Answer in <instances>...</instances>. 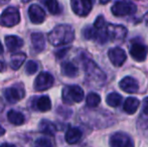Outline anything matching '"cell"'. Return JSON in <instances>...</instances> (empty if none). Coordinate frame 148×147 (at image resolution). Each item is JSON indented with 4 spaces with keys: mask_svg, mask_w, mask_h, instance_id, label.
Returning a JSON list of instances; mask_svg holds the SVG:
<instances>
[{
    "mask_svg": "<svg viewBox=\"0 0 148 147\" xmlns=\"http://www.w3.org/2000/svg\"><path fill=\"white\" fill-rule=\"evenodd\" d=\"M75 38V31L68 24H60L56 26L49 34V40L53 45L60 46L71 43Z\"/></svg>",
    "mask_w": 148,
    "mask_h": 147,
    "instance_id": "cell-1",
    "label": "cell"
},
{
    "mask_svg": "<svg viewBox=\"0 0 148 147\" xmlns=\"http://www.w3.org/2000/svg\"><path fill=\"white\" fill-rule=\"evenodd\" d=\"M85 71H86V80L90 86L100 88L105 84V74L94 62L87 61L85 63Z\"/></svg>",
    "mask_w": 148,
    "mask_h": 147,
    "instance_id": "cell-2",
    "label": "cell"
},
{
    "mask_svg": "<svg viewBox=\"0 0 148 147\" xmlns=\"http://www.w3.org/2000/svg\"><path fill=\"white\" fill-rule=\"evenodd\" d=\"M84 91L79 86H70L66 87L62 90V101L68 105L73 103H80L84 100Z\"/></svg>",
    "mask_w": 148,
    "mask_h": 147,
    "instance_id": "cell-3",
    "label": "cell"
},
{
    "mask_svg": "<svg viewBox=\"0 0 148 147\" xmlns=\"http://www.w3.org/2000/svg\"><path fill=\"white\" fill-rule=\"evenodd\" d=\"M20 21L19 10L13 6L7 7L0 16V24L5 27H12L18 24Z\"/></svg>",
    "mask_w": 148,
    "mask_h": 147,
    "instance_id": "cell-4",
    "label": "cell"
},
{
    "mask_svg": "<svg viewBox=\"0 0 148 147\" xmlns=\"http://www.w3.org/2000/svg\"><path fill=\"white\" fill-rule=\"evenodd\" d=\"M111 11L115 16L122 17V16L132 15V14L136 13L137 7L132 2L121 0V1H117L112 6Z\"/></svg>",
    "mask_w": 148,
    "mask_h": 147,
    "instance_id": "cell-5",
    "label": "cell"
},
{
    "mask_svg": "<svg viewBox=\"0 0 148 147\" xmlns=\"http://www.w3.org/2000/svg\"><path fill=\"white\" fill-rule=\"evenodd\" d=\"M111 147H134V142L128 134L124 132H116L110 137Z\"/></svg>",
    "mask_w": 148,
    "mask_h": 147,
    "instance_id": "cell-6",
    "label": "cell"
},
{
    "mask_svg": "<svg viewBox=\"0 0 148 147\" xmlns=\"http://www.w3.org/2000/svg\"><path fill=\"white\" fill-rule=\"evenodd\" d=\"M55 79L49 73H41L36 77L34 82V88L37 92L47 91L53 86Z\"/></svg>",
    "mask_w": 148,
    "mask_h": 147,
    "instance_id": "cell-7",
    "label": "cell"
},
{
    "mask_svg": "<svg viewBox=\"0 0 148 147\" xmlns=\"http://www.w3.org/2000/svg\"><path fill=\"white\" fill-rule=\"evenodd\" d=\"M131 57H133V59H135L136 62H143L145 61L148 53V49L145 44H143L142 42L139 41H134L132 42L129 49Z\"/></svg>",
    "mask_w": 148,
    "mask_h": 147,
    "instance_id": "cell-8",
    "label": "cell"
},
{
    "mask_svg": "<svg viewBox=\"0 0 148 147\" xmlns=\"http://www.w3.org/2000/svg\"><path fill=\"white\" fill-rule=\"evenodd\" d=\"M72 9L77 15L87 16L92 10V0H71Z\"/></svg>",
    "mask_w": 148,
    "mask_h": 147,
    "instance_id": "cell-9",
    "label": "cell"
},
{
    "mask_svg": "<svg viewBox=\"0 0 148 147\" xmlns=\"http://www.w3.org/2000/svg\"><path fill=\"white\" fill-rule=\"evenodd\" d=\"M106 30L108 37L112 41H122L127 36V29L123 25L108 24L106 26Z\"/></svg>",
    "mask_w": 148,
    "mask_h": 147,
    "instance_id": "cell-10",
    "label": "cell"
},
{
    "mask_svg": "<svg viewBox=\"0 0 148 147\" xmlns=\"http://www.w3.org/2000/svg\"><path fill=\"white\" fill-rule=\"evenodd\" d=\"M4 96L8 102L15 103L24 97V90L19 85H14L4 91Z\"/></svg>",
    "mask_w": 148,
    "mask_h": 147,
    "instance_id": "cell-11",
    "label": "cell"
},
{
    "mask_svg": "<svg viewBox=\"0 0 148 147\" xmlns=\"http://www.w3.org/2000/svg\"><path fill=\"white\" fill-rule=\"evenodd\" d=\"M108 57L114 67H121L126 62V53L120 47H113L108 51Z\"/></svg>",
    "mask_w": 148,
    "mask_h": 147,
    "instance_id": "cell-12",
    "label": "cell"
},
{
    "mask_svg": "<svg viewBox=\"0 0 148 147\" xmlns=\"http://www.w3.org/2000/svg\"><path fill=\"white\" fill-rule=\"evenodd\" d=\"M28 16L32 23L40 24L45 19V12L42 8L37 4H32L28 8Z\"/></svg>",
    "mask_w": 148,
    "mask_h": 147,
    "instance_id": "cell-13",
    "label": "cell"
},
{
    "mask_svg": "<svg viewBox=\"0 0 148 147\" xmlns=\"http://www.w3.org/2000/svg\"><path fill=\"white\" fill-rule=\"evenodd\" d=\"M119 86L124 92L128 93V94H135L139 90L138 82L132 77H126V78L122 79L121 82L119 83Z\"/></svg>",
    "mask_w": 148,
    "mask_h": 147,
    "instance_id": "cell-14",
    "label": "cell"
},
{
    "mask_svg": "<svg viewBox=\"0 0 148 147\" xmlns=\"http://www.w3.org/2000/svg\"><path fill=\"white\" fill-rule=\"evenodd\" d=\"M31 43L35 53H40L45 47V39L42 34L40 32H33L31 34Z\"/></svg>",
    "mask_w": 148,
    "mask_h": 147,
    "instance_id": "cell-15",
    "label": "cell"
},
{
    "mask_svg": "<svg viewBox=\"0 0 148 147\" xmlns=\"http://www.w3.org/2000/svg\"><path fill=\"white\" fill-rule=\"evenodd\" d=\"M82 131L77 127H71L66 132V141L69 144H76L82 138Z\"/></svg>",
    "mask_w": 148,
    "mask_h": 147,
    "instance_id": "cell-16",
    "label": "cell"
},
{
    "mask_svg": "<svg viewBox=\"0 0 148 147\" xmlns=\"http://www.w3.org/2000/svg\"><path fill=\"white\" fill-rule=\"evenodd\" d=\"M5 44L9 51H15L23 45V40L15 36H8L5 37Z\"/></svg>",
    "mask_w": 148,
    "mask_h": 147,
    "instance_id": "cell-17",
    "label": "cell"
},
{
    "mask_svg": "<svg viewBox=\"0 0 148 147\" xmlns=\"http://www.w3.org/2000/svg\"><path fill=\"white\" fill-rule=\"evenodd\" d=\"M139 105H140V102L138 99L134 98V97H129L124 103V111L130 115L134 114L137 111V109L139 108Z\"/></svg>",
    "mask_w": 148,
    "mask_h": 147,
    "instance_id": "cell-18",
    "label": "cell"
},
{
    "mask_svg": "<svg viewBox=\"0 0 148 147\" xmlns=\"http://www.w3.org/2000/svg\"><path fill=\"white\" fill-rule=\"evenodd\" d=\"M26 55L24 53H13L10 57V67L13 70H18L24 64Z\"/></svg>",
    "mask_w": 148,
    "mask_h": 147,
    "instance_id": "cell-19",
    "label": "cell"
},
{
    "mask_svg": "<svg viewBox=\"0 0 148 147\" xmlns=\"http://www.w3.org/2000/svg\"><path fill=\"white\" fill-rule=\"evenodd\" d=\"M78 67L71 62H66L62 65V73L64 76L69 78H74L78 75Z\"/></svg>",
    "mask_w": 148,
    "mask_h": 147,
    "instance_id": "cell-20",
    "label": "cell"
},
{
    "mask_svg": "<svg viewBox=\"0 0 148 147\" xmlns=\"http://www.w3.org/2000/svg\"><path fill=\"white\" fill-rule=\"evenodd\" d=\"M7 119L8 121L11 124L16 126L22 125L25 121V118H24L23 114L20 113V112L14 111V110H10L7 114Z\"/></svg>",
    "mask_w": 148,
    "mask_h": 147,
    "instance_id": "cell-21",
    "label": "cell"
},
{
    "mask_svg": "<svg viewBox=\"0 0 148 147\" xmlns=\"http://www.w3.org/2000/svg\"><path fill=\"white\" fill-rule=\"evenodd\" d=\"M39 130H40L41 133L45 134V135H55L56 131H57V128H56L55 124L53 122L49 121V120H42V121L39 123Z\"/></svg>",
    "mask_w": 148,
    "mask_h": 147,
    "instance_id": "cell-22",
    "label": "cell"
},
{
    "mask_svg": "<svg viewBox=\"0 0 148 147\" xmlns=\"http://www.w3.org/2000/svg\"><path fill=\"white\" fill-rule=\"evenodd\" d=\"M36 108L41 112L49 111L51 108V99L47 96H41L40 98H38L36 101Z\"/></svg>",
    "mask_w": 148,
    "mask_h": 147,
    "instance_id": "cell-23",
    "label": "cell"
},
{
    "mask_svg": "<svg viewBox=\"0 0 148 147\" xmlns=\"http://www.w3.org/2000/svg\"><path fill=\"white\" fill-rule=\"evenodd\" d=\"M106 102L109 105L110 107H113V108H116V107L120 106L121 102H122V96L119 95L118 93H110L109 95L106 98Z\"/></svg>",
    "mask_w": 148,
    "mask_h": 147,
    "instance_id": "cell-24",
    "label": "cell"
},
{
    "mask_svg": "<svg viewBox=\"0 0 148 147\" xmlns=\"http://www.w3.org/2000/svg\"><path fill=\"white\" fill-rule=\"evenodd\" d=\"M87 106L90 108H95V107L99 106L101 103V97L97 94V93H90L86 98Z\"/></svg>",
    "mask_w": 148,
    "mask_h": 147,
    "instance_id": "cell-25",
    "label": "cell"
},
{
    "mask_svg": "<svg viewBox=\"0 0 148 147\" xmlns=\"http://www.w3.org/2000/svg\"><path fill=\"white\" fill-rule=\"evenodd\" d=\"M45 4L47 6V10L51 14H59L60 12V8L58 0H45Z\"/></svg>",
    "mask_w": 148,
    "mask_h": 147,
    "instance_id": "cell-26",
    "label": "cell"
},
{
    "mask_svg": "<svg viewBox=\"0 0 148 147\" xmlns=\"http://www.w3.org/2000/svg\"><path fill=\"white\" fill-rule=\"evenodd\" d=\"M96 36H97V29L91 26H87L83 30V36L86 39H96Z\"/></svg>",
    "mask_w": 148,
    "mask_h": 147,
    "instance_id": "cell-27",
    "label": "cell"
},
{
    "mask_svg": "<svg viewBox=\"0 0 148 147\" xmlns=\"http://www.w3.org/2000/svg\"><path fill=\"white\" fill-rule=\"evenodd\" d=\"M37 69H38V66H37V63L34 61H28L27 64L25 66V70L27 75H33L37 72Z\"/></svg>",
    "mask_w": 148,
    "mask_h": 147,
    "instance_id": "cell-28",
    "label": "cell"
},
{
    "mask_svg": "<svg viewBox=\"0 0 148 147\" xmlns=\"http://www.w3.org/2000/svg\"><path fill=\"white\" fill-rule=\"evenodd\" d=\"M106 21H105V18L103 17L102 15L98 16L96 18L95 22H94V28L97 30H100V29H103V28L106 27Z\"/></svg>",
    "mask_w": 148,
    "mask_h": 147,
    "instance_id": "cell-29",
    "label": "cell"
},
{
    "mask_svg": "<svg viewBox=\"0 0 148 147\" xmlns=\"http://www.w3.org/2000/svg\"><path fill=\"white\" fill-rule=\"evenodd\" d=\"M35 147H53L51 141L49 138H38L35 141Z\"/></svg>",
    "mask_w": 148,
    "mask_h": 147,
    "instance_id": "cell-30",
    "label": "cell"
},
{
    "mask_svg": "<svg viewBox=\"0 0 148 147\" xmlns=\"http://www.w3.org/2000/svg\"><path fill=\"white\" fill-rule=\"evenodd\" d=\"M143 113L145 115H148V97L143 101Z\"/></svg>",
    "mask_w": 148,
    "mask_h": 147,
    "instance_id": "cell-31",
    "label": "cell"
},
{
    "mask_svg": "<svg viewBox=\"0 0 148 147\" xmlns=\"http://www.w3.org/2000/svg\"><path fill=\"white\" fill-rule=\"evenodd\" d=\"M68 51V49H60V51H59L57 53V57H62L64 55V53Z\"/></svg>",
    "mask_w": 148,
    "mask_h": 147,
    "instance_id": "cell-32",
    "label": "cell"
},
{
    "mask_svg": "<svg viewBox=\"0 0 148 147\" xmlns=\"http://www.w3.org/2000/svg\"><path fill=\"white\" fill-rule=\"evenodd\" d=\"M5 64L3 63V62H0V72H4V70H5Z\"/></svg>",
    "mask_w": 148,
    "mask_h": 147,
    "instance_id": "cell-33",
    "label": "cell"
},
{
    "mask_svg": "<svg viewBox=\"0 0 148 147\" xmlns=\"http://www.w3.org/2000/svg\"><path fill=\"white\" fill-rule=\"evenodd\" d=\"M0 147H15L13 144H10V143H3L0 145Z\"/></svg>",
    "mask_w": 148,
    "mask_h": 147,
    "instance_id": "cell-34",
    "label": "cell"
},
{
    "mask_svg": "<svg viewBox=\"0 0 148 147\" xmlns=\"http://www.w3.org/2000/svg\"><path fill=\"white\" fill-rule=\"evenodd\" d=\"M4 133H5V129H4L2 126H0V137H1L2 135H4Z\"/></svg>",
    "mask_w": 148,
    "mask_h": 147,
    "instance_id": "cell-35",
    "label": "cell"
},
{
    "mask_svg": "<svg viewBox=\"0 0 148 147\" xmlns=\"http://www.w3.org/2000/svg\"><path fill=\"white\" fill-rule=\"evenodd\" d=\"M144 22H145V24H146V26H148V12L144 16Z\"/></svg>",
    "mask_w": 148,
    "mask_h": 147,
    "instance_id": "cell-36",
    "label": "cell"
},
{
    "mask_svg": "<svg viewBox=\"0 0 148 147\" xmlns=\"http://www.w3.org/2000/svg\"><path fill=\"white\" fill-rule=\"evenodd\" d=\"M110 0H100V2H101V3H103V4H106V3H108V2H109Z\"/></svg>",
    "mask_w": 148,
    "mask_h": 147,
    "instance_id": "cell-37",
    "label": "cell"
},
{
    "mask_svg": "<svg viewBox=\"0 0 148 147\" xmlns=\"http://www.w3.org/2000/svg\"><path fill=\"white\" fill-rule=\"evenodd\" d=\"M3 53V46H2V44L0 43V55Z\"/></svg>",
    "mask_w": 148,
    "mask_h": 147,
    "instance_id": "cell-38",
    "label": "cell"
},
{
    "mask_svg": "<svg viewBox=\"0 0 148 147\" xmlns=\"http://www.w3.org/2000/svg\"><path fill=\"white\" fill-rule=\"evenodd\" d=\"M23 3H26V2H28V1H30V0H21Z\"/></svg>",
    "mask_w": 148,
    "mask_h": 147,
    "instance_id": "cell-39",
    "label": "cell"
}]
</instances>
